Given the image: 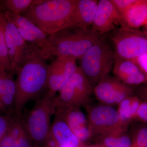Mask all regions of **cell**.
Masks as SVG:
<instances>
[{"label": "cell", "instance_id": "obj_1", "mask_svg": "<svg viewBox=\"0 0 147 147\" xmlns=\"http://www.w3.org/2000/svg\"><path fill=\"white\" fill-rule=\"evenodd\" d=\"M46 60L36 55L21 66L17 73L14 116L20 118L25 105L30 101L43 97L47 90Z\"/></svg>", "mask_w": 147, "mask_h": 147}, {"label": "cell", "instance_id": "obj_2", "mask_svg": "<svg viewBox=\"0 0 147 147\" xmlns=\"http://www.w3.org/2000/svg\"><path fill=\"white\" fill-rule=\"evenodd\" d=\"M77 0H36L22 13L48 35L65 28Z\"/></svg>", "mask_w": 147, "mask_h": 147}, {"label": "cell", "instance_id": "obj_3", "mask_svg": "<svg viewBox=\"0 0 147 147\" xmlns=\"http://www.w3.org/2000/svg\"><path fill=\"white\" fill-rule=\"evenodd\" d=\"M102 35L91 28L65 27L48 36L53 57L70 56L80 59Z\"/></svg>", "mask_w": 147, "mask_h": 147}, {"label": "cell", "instance_id": "obj_4", "mask_svg": "<svg viewBox=\"0 0 147 147\" xmlns=\"http://www.w3.org/2000/svg\"><path fill=\"white\" fill-rule=\"evenodd\" d=\"M115 59L113 45L105 34H102L80 58V68L92 89L102 78L109 74Z\"/></svg>", "mask_w": 147, "mask_h": 147}, {"label": "cell", "instance_id": "obj_5", "mask_svg": "<svg viewBox=\"0 0 147 147\" xmlns=\"http://www.w3.org/2000/svg\"><path fill=\"white\" fill-rule=\"evenodd\" d=\"M55 98L46 93L43 97L36 100L30 112L21 117L27 133L36 144L45 143L50 134V119L56 111Z\"/></svg>", "mask_w": 147, "mask_h": 147}, {"label": "cell", "instance_id": "obj_6", "mask_svg": "<svg viewBox=\"0 0 147 147\" xmlns=\"http://www.w3.org/2000/svg\"><path fill=\"white\" fill-rule=\"evenodd\" d=\"M92 92L88 80L78 66L55 96L56 108H86L90 104Z\"/></svg>", "mask_w": 147, "mask_h": 147}, {"label": "cell", "instance_id": "obj_7", "mask_svg": "<svg viewBox=\"0 0 147 147\" xmlns=\"http://www.w3.org/2000/svg\"><path fill=\"white\" fill-rule=\"evenodd\" d=\"M108 38L116 57L131 60L147 53L146 30L121 27L114 29Z\"/></svg>", "mask_w": 147, "mask_h": 147}, {"label": "cell", "instance_id": "obj_8", "mask_svg": "<svg viewBox=\"0 0 147 147\" xmlns=\"http://www.w3.org/2000/svg\"><path fill=\"white\" fill-rule=\"evenodd\" d=\"M85 108L88 113L92 138L118 129L129 127L131 124L124 121L113 106L100 103L94 105L90 104Z\"/></svg>", "mask_w": 147, "mask_h": 147}, {"label": "cell", "instance_id": "obj_9", "mask_svg": "<svg viewBox=\"0 0 147 147\" xmlns=\"http://www.w3.org/2000/svg\"><path fill=\"white\" fill-rule=\"evenodd\" d=\"M4 17L6 45L11 74L14 75L27 61L37 54L27 44L16 27L4 16Z\"/></svg>", "mask_w": 147, "mask_h": 147}, {"label": "cell", "instance_id": "obj_10", "mask_svg": "<svg viewBox=\"0 0 147 147\" xmlns=\"http://www.w3.org/2000/svg\"><path fill=\"white\" fill-rule=\"evenodd\" d=\"M135 89L124 84L115 77L108 74L93 89L96 99L101 104L118 105L126 98L134 94Z\"/></svg>", "mask_w": 147, "mask_h": 147}, {"label": "cell", "instance_id": "obj_11", "mask_svg": "<svg viewBox=\"0 0 147 147\" xmlns=\"http://www.w3.org/2000/svg\"><path fill=\"white\" fill-rule=\"evenodd\" d=\"M76 59L70 56L57 57L49 65L47 70V94L55 98L78 66Z\"/></svg>", "mask_w": 147, "mask_h": 147}, {"label": "cell", "instance_id": "obj_12", "mask_svg": "<svg viewBox=\"0 0 147 147\" xmlns=\"http://www.w3.org/2000/svg\"><path fill=\"white\" fill-rule=\"evenodd\" d=\"M55 114L63 119L81 143L92 139L88 117L81 108H57Z\"/></svg>", "mask_w": 147, "mask_h": 147}, {"label": "cell", "instance_id": "obj_13", "mask_svg": "<svg viewBox=\"0 0 147 147\" xmlns=\"http://www.w3.org/2000/svg\"><path fill=\"white\" fill-rule=\"evenodd\" d=\"M121 14L110 0L98 1L91 28L102 34L113 30L120 24Z\"/></svg>", "mask_w": 147, "mask_h": 147}, {"label": "cell", "instance_id": "obj_14", "mask_svg": "<svg viewBox=\"0 0 147 147\" xmlns=\"http://www.w3.org/2000/svg\"><path fill=\"white\" fill-rule=\"evenodd\" d=\"M113 72L117 79L130 86L147 83V74L141 71L131 60L115 57Z\"/></svg>", "mask_w": 147, "mask_h": 147}, {"label": "cell", "instance_id": "obj_15", "mask_svg": "<svg viewBox=\"0 0 147 147\" xmlns=\"http://www.w3.org/2000/svg\"><path fill=\"white\" fill-rule=\"evenodd\" d=\"M98 1L77 0L76 7L67 27L90 28L97 9Z\"/></svg>", "mask_w": 147, "mask_h": 147}, {"label": "cell", "instance_id": "obj_16", "mask_svg": "<svg viewBox=\"0 0 147 147\" xmlns=\"http://www.w3.org/2000/svg\"><path fill=\"white\" fill-rule=\"evenodd\" d=\"M121 27L138 30L141 27H147V0H138L121 14Z\"/></svg>", "mask_w": 147, "mask_h": 147}, {"label": "cell", "instance_id": "obj_17", "mask_svg": "<svg viewBox=\"0 0 147 147\" xmlns=\"http://www.w3.org/2000/svg\"><path fill=\"white\" fill-rule=\"evenodd\" d=\"M50 134L59 147H79L81 144L63 119L56 114L51 125Z\"/></svg>", "mask_w": 147, "mask_h": 147}, {"label": "cell", "instance_id": "obj_18", "mask_svg": "<svg viewBox=\"0 0 147 147\" xmlns=\"http://www.w3.org/2000/svg\"><path fill=\"white\" fill-rule=\"evenodd\" d=\"M2 11L5 17L15 26L21 28L28 32L37 39L44 47L52 52L48 37L49 35L37 26L29 18L23 15L13 14L7 11Z\"/></svg>", "mask_w": 147, "mask_h": 147}, {"label": "cell", "instance_id": "obj_19", "mask_svg": "<svg viewBox=\"0 0 147 147\" xmlns=\"http://www.w3.org/2000/svg\"><path fill=\"white\" fill-rule=\"evenodd\" d=\"M129 127L115 129L94 138L97 147H131Z\"/></svg>", "mask_w": 147, "mask_h": 147}, {"label": "cell", "instance_id": "obj_20", "mask_svg": "<svg viewBox=\"0 0 147 147\" xmlns=\"http://www.w3.org/2000/svg\"><path fill=\"white\" fill-rule=\"evenodd\" d=\"M147 98L144 87L136 90L134 94L124 99L119 104L118 113L124 121L131 123L134 120L138 107L143 98Z\"/></svg>", "mask_w": 147, "mask_h": 147}, {"label": "cell", "instance_id": "obj_21", "mask_svg": "<svg viewBox=\"0 0 147 147\" xmlns=\"http://www.w3.org/2000/svg\"><path fill=\"white\" fill-rule=\"evenodd\" d=\"M13 74L6 72L3 90L1 100L0 113L13 117L16 97V82Z\"/></svg>", "mask_w": 147, "mask_h": 147}, {"label": "cell", "instance_id": "obj_22", "mask_svg": "<svg viewBox=\"0 0 147 147\" xmlns=\"http://www.w3.org/2000/svg\"><path fill=\"white\" fill-rule=\"evenodd\" d=\"M128 132L131 139V147H147L146 124L133 122Z\"/></svg>", "mask_w": 147, "mask_h": 147}, {"label": "cell", "instance_id": "obj_23", "mask_svg": "<svg viewBox=\"0 0 147 147\" xmlns=\"http://www.w3.org/2000/svg\"><path fill=\"white\" fill-rule=\"evenodd\" d=\"M36 0H3L0 1V9L13 14L21 15Z\"/></svg>", "mask_w": 147, "mask_h": 147}, {"label": "cell", "instance_id": "obj_24", "mask_svg": "<svg viewBox=\"0 0 147 147\" xmlns=\"http://www.w3.org/2000/svg\"><path fill=\"white\" fill-rule=\"evenodd\" d=\"M0 67L11 74L10 63L6 45L5 34L4 17L0 9Z\"/></svg>", "mask_w": 147, "mask_h": 147}, {"label": "cell", "instance_id": "obj_25", "mask_svg": "<svg viewBox=\"0 0 147 147\" xmlns=\"http://www.w3.org/2000/svg\"><path fill=\"white\" fill-rule=\"evenodd\" d=\"M133 122L147 123V98H143L140 102Z\"/></svg>", "mask_w": 147, "mask_h": 147}, {"label": "cell", "instance_id": "obj_26", "mask_svg": "<svg viewBox=\"0 0 147 147\" xmlns=\"http://www.w3.org/2000/svg\"><path fill=\"white\" fill-rule=\"evenodd\" d=\"M120 14H122L138 0H110Z\"/></svg>", "mask_w": 147, "mask_h": 147}, {"label": "cell", "instance_id": "obj_27", "mask_svg": "<svg viewBox=\"0 0 147 147\" xmlns=\"http://www.w3.org/2000/svg\"><path fill=\"white\" fill-rule=\"evenodd\" d=\"M13 117L0 115V140L6 133Z\"/></svg>", "mask_w": 147, "mask_h": 147}, {"label": "cell", "instance_id": "obj_28", "mask_svg": "<svg viewBox=\"0 0 147 147\" xmlns=\"http://www.w3.org/2000/svg\"><path fill=\"white\" fill-rule=\"evenodd\" d=\"M131 60L141 71L147 74V53L139 55Z\"/></svg>", "mask_w": 147, "mask_h": 147}, {"label": "cell", "instance_id": "obj_29", "mask_svg": "<svg viewBox=\"0 0 147 147\" xmlns=\"http://www.w3.org/2000/svg\"><path fill=\"white\" fill-rule=\"evenodd\" d=\"M33 141L25 129V131L15 141V147H31Z\"/></svg>", "mask_w": 147, "mask_h": 147}, {"label": "cell", "instance_id": "obj_30", "mask_svg": "<svg viewBox=\"0 0 147 147\" xmlns=\"http://www.w3.org/2000/svg\"><path fill=\"white\" fill-rule=\"evenodd\" d=\"M15 141L7 131L0 140V147H15Z\"/></svg>", "mask_w": 147, "mask_h": 147}, {"label": "cell", "instance_id": "obj_31", "mask_svg": "<svg viewBox=\"0 0 147 147\" xmlns=\"http://www.w3.org/2000/svg\"><path fill=\"white\" fill-rule=\"evenodd\" d=\"M6 71L0 67V110H1V100L3 90L5 76Z\"/></svg>", "mask_w": 147, "mask_h": 147}, {"label": "cell", "instance_id": "obj_32", "mask_svg": "<svg viewBox=\"0 0 147 147\" xmlns=\"http://www.w3.org/2000/svg\"><path fill=\"white\" fill-rule=\"evenodd\" d=\"M96 147L95 146H92V147Z\"/></svg>", "mask_w": 147, "mask_h": 147}, {"label": "cell", "instance_id": "obj_33", "mask_svg": "<svg viewBox=\"0 0 147 147\" xmlns=\"http://www.w3.org/2000/svg\"></svg>", "mask_w": 147, "mask_h": 147}]
</instances>
